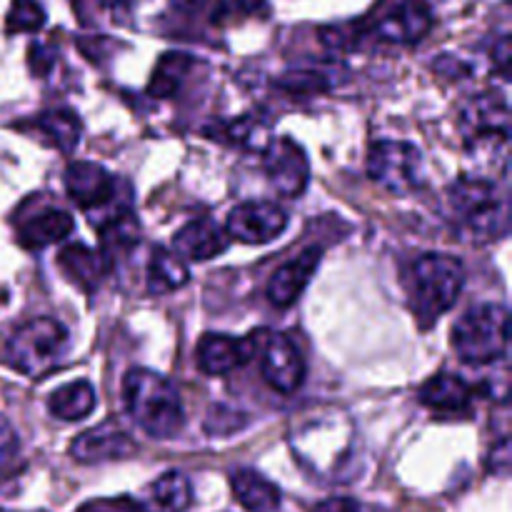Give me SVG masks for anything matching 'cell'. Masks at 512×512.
Returning <instances> with one entry per match:
<instances>
[{
    "label": "cell",
    "instance_id": "6da1fadb",
    "mask_svg": "<svg viewBox=\"0 0 512 512\" xmlns=\"http://www.w3.org/2000/svg\"><path fill=\"white\" fill-rule=\"evenodd\" d=\"M465 143V170L470 178L500 180L510 168V108L498 93L470 100L460 115Z\"/></svg>",
    "mask_w": 512,
    "mask_h": 512
},
{
    "label": "cell",
    "instance_id": "7a4b0ae2",
    "mask_svg": "<svg viewBox=\"0 0 512 512\" xmlns=\"http://www.w3.org/2000/svg\"><path fill=\"white\" fill-rule=\"evenodd\" d=\"M433 28L428 0H375L360 20L338 28H323L320 38L330 48H363L365 43L413 45Z\"/></svg>",
    "mask_w": 512,
    "mask_h": 512
},
{
    "label": "cell",
    "instance_id": "3957f363",
    "mask_svg": "<svg viewBox=\"0 0 512 512\" xmlns=\"http://www.w3.org/2000/svg\"><path fill=\"white\" fill-rule=\"evenodd\" d=\"M443 203L445 218L473 243H490L508 235L510 203L490 180L463 175L453 185H448Z\"/></svg>",
    "mask_w": 512,
    "mask_h": 512
},
{
    "label": "cell",
    "instance_id": "277c9868",
    "mask_svg": "<svg viewBox=\"0 0 512 512\" xmlns=\"http://www.w3.org/2000/svg\"><path fill=\"white\" fill-rule=\"evenodd\" d=\"M405 295L423 330L433 328L463 293L465 268L458 258L443 253L420 255L403 275Z\"/></svg>",
    "mask_w": 512,
    "mask_h": 512
},
{
    "label": "cell",
    "instance_id": "5b68a950",
    "mask_svg": "<svg viewBox=\"0 0 512 512\" xmlns=\"http://www.w3.org/2000/svg\"><path fill=\"white\" fill-rule=\"evenodd\" d=\"M123 400L130 418L150 438L168 440L183 430L185 410L175 385L148 368H133L123 380Z\"/></svg>",
    "mask_w": 512,
    "mask_h": 512
},
{
    "label": "cell",
    "instance_id": "8992f818",
    "mask_svg": "<svg viewBox=\"0 0 512 512\" xmlns=\"http://www.w3.org/2000/svg\"><path fill=\"white\" fill-rule=\"evenodd\" d=\"M453 350L468 365H493L508 358L510 313L500 303L470 308L453 328Z\"/></svg>",
    "mask_w": 512,
    "mask_h": 512
},
{
    "label": "cell",
    "instance_id": "52a82bcc",
    "mask_svg": "<svg viewBox=\"0 0 512 512\" xmlns=\"http://www.w3.org/2000/svg\"><path fill=\"white\" fill-rule=\"evenodd\" d=\"M70 348V333L55 318H33L13 330L5 345V360L25 378H45L60 365Z\"/></svg>",
    "mask_w": 512,
    "mask_h": 512
},
{
    "label": "cell",
    "instance_id": "ba28073f",
    "mask_svg": "<svg viewBox=\"0 0 512 512\" xmlns=\"http://www.w3.org/2000/svg\"><path fill=\"white\" fill-rule=\"evenodd\" d=\"M295 455L313 473H335L353 455V428L340 415L310 418L290 435Z\"/></svg>",
    "mask_w": 512,
    "mask_h": 512
},
{
    "label": "cell",
    "instance_id": "9c48e42d",
    "mask_svg": "<svg viewBox=\"0 0 512 512\" xmlns=\"http://www.w3.org/2000/svg\"><path fill=\"white\" fill-rule=\"evenodd\" d=\"M118 185V180L103 165L90 163V160H75L65 170V188H68L70 200L88 213V220L95 228L113 220L123 210L133 208L130 198L120 193Z\"/></svg>",
    "mask_w": 512,
    "mask_h": 512
},
{
    "label": "cell",
    "instance_id": "30bf717a",
    "mask_svg": "<svg viewBox=\"0 0 512 512\" xmlns=\"http://www.w3.org/2000/svg\"><path fill=\"white\" fill-rule=\"evenodd\" d=\"M368 175L393 195H408L423 185V155L413 143L378 140L368 153Z\"/></svg>",
    "mask_w": 512,
    "mask_h": 512
},
{
    "label": "cell",
    "instance_id": "8fae6325",
    "mask_svg": "<svg viewBox=\"0 0 512 512\" xmlns=\"http://www.w3.org/2000/svg\"><path fill=\"white\" fill-rule=\"evenodd\" d=\"M255 348L260 350V370L270 388L290 395L305 383V360L288 335L265 333V338H255Z\"/></svg>",
    "mask_w": 512,
    "mask_h": 512
},
{
    "label": "cell",
    "instance_id": "7c38bea8",
    "mask_svg": "<svg viewBox=\"0 0 512 512\" xmlns=\"http://www.w3.org/2000/svg\"><path fill=\"white\" fill-rule=\"evenodd\" d=\"M265 175L285 198H300L310 183V163L293 138H273L263 150Z\"/></svg>",
    "mask_w": 512,
    "mask_h": 512
},
{
    "label": "cell",
    "instance_id": "4fadbf2b",
    "mask_svg": "<svg viewBox=\"0 0 512 512\" xmlns=\"http://www.w3.org/2000/svg\"><path fill=\"white\" fill-rule=\"evenodd\" d=\"M285 228H288L285 210L280 205L268 203V200H250V203L235 205L228 215V223H225L230 238L248 245L270 243Z\"/></svg>",
    "mask_w": 512,
    "mask_h": 512
},
{
    "label": "cell",
    "instance_id": "5bb4252c",
    "mask_svg": "<svg viewBox=\"0 0 512 512\" xmlns=\"http://www.w3.org/2000/svg\"><path fill=\"white\" fill-rule=\"evenodd\" d=\"M138 450L135 440L125 430L113 423H100L93 430H85L70 445V455L78 463H108V460H125Z\"/></svg>",
    "mask_w": 512,
    "mask_h": 512
},
{
    "label": "cell",
    "instance_id": "9a60e30c",
    "mask_svg": "<svg viewBox=\"0 0 512 512\" xmlns=\"http://www.w3.org/2000/svg\"><path fill=\"white\" fill-rule=\"evenodd\" d=\"M255 353V338H228V335H205L200 338L195 360L205 375L223 378L250 363Z\"/></svg>",
    "mask_w": 512,
    "mask_h": 512
},
{
    "label": "cell",
    "instance_id": "2e32d148",
    "mask_svg": "<svg viewBox=\"0 0 512 512\" xmlns=\"http://www.w3.org/2000/svg\"><path fill=\"white\" fill-rule=\"evenodd\" d=\"M230 240L233 238L228 235V230L220 228L215 220L200 218L190 220L173 235V248L170 250L183 260H198L200 263V260L218 258L220 253H225Z\"/></svg>",
    "mask_w": 512,
    "mask_h": 512
},
{
    "label": "cell",
    "instance_id": "e0dca14e",
    "mask_svg": "<svg viewBox=\"0 0 512 512\" xmlns=\"http://www.w3.org/2000/svg\"><path fill=\"white\" fill-rule=\"evenodd\" d=\"M320 258H323V250L308 248L295 260L280 265L268 285L270 303L278 305V308H290V305L303 295V290L308 288L310 280H313L315 270H318L320 265Z\"/></svg>",
    "mask_w": 512,
    "mask_h": 512
},
{
    "label": "cell",
    "instance_id": "ac0fdd59",
    "mask_svg": "<svg viewBox=\"0 0 512 512\" xmlns=\"http://www.w3.org/2000/svg\"><path fill=\"white\" fill-rule=\"evenodd\" d=\"M73 228V215L65 213V210H35L33 215H28V218H23L18 223V243L28 250H43L48 245L68 238L73 233Z\"/></svg>",
    "mask_w": 512,
    "mask_h": 512
},
{
    "label": "cell",
    "instance_id": "d6986e66",
    "mask_svg": "<svg viewBox=\"0 0 512 512\" xmlns=\"http://www.w3.org/2000/svg\"><path fill=\"white\" fill-rule=\"evenodd\" d=\"M475 390L473 385L465 383L460 375L440 373L435 378H430L428 383L420 388V403L425 408L435 410V413H468L473 408Z\"/></svg>",
    "mask_w": 512,
    "mask_h": 512
},
{
    "label": "cell",
    "instance_id": "ffe728a7",
    "mask_svg": "<svg viewBox=\"0 0 512 512\" xmlns=\"http://www.w3.org/2000/svg\"><path fill=\"white\" fill-rule=\"evenodd\" d=\"M230 488L235 500L248 512H278L283 493L273 480L260 475L258 470L238 468L230 473Z\"/></svg>",
    "mask_w": 512,
    "mask_h": 512
},
{
    "label": "cell",
    "instance_id": "44dd1931",
    "mask_svg": "<svg viewBox=\"0 0 512 512\" xmlns=\"http://www.w3.org/2000/svg\"><path fill=\"white\" fill-rule=\"evenodd\" d=\"M58 265L68 275V280H73L78 288L88 290V293H93L103 283L110 270L108 258L103 253H95L83 243L65 245L58 255Z\"/></svg>",
    "mask_w": 512,
    "mask_h": 512
},
{
    "label": "cell",
    "instance_id": "7402d4cb",
    "mask_svg": "<svg viewBox=\"0 0 512 512\" xmlns=\"http://www.w3.org/2000/svg\"><path fill=\"white\" fill-rule=\"evenodd\" d=\"M190 280V270L180 255L168 248H155L148 263V293L150 295H168L173 290L183 288Z\"/></svg>",
    "mask_w": 512,
    "mask_h": 512
},
{
    "label": "cell",
    "instance_id": "603a6c76",
    "mask_svg": "<svg viewBox=\"0 0 512 512\" xmlns=\"http://www.w3.org/2000/svg\"><path fill=\"white\" fill-rule=\"evenodd\" d=\"M33 128L45 135V143L58 148L60 153H73L83 133V123L73 110H45L35 118Z\"/></svg>",
    "mask_w": 512,
    "mask_h": 512
},
{
    "label": "cell",
    "instance_id": "cb8c5ba5",
    "mask_svg": "<svg viewBox=\"0 0 512 512\" xmlns=\"http://www.w3.org/2000/svg\"><path fill=\"white\" fill-rule=\"evenodd\" d=\"M170 5L178 13L205 15L210 23H223L238 15H255L268 10L265 0H170Z\"/></svg>",
    "mask_w": 512,
    "mask_h": 512
},
{
    "label": "cell",
    "instance_id": "d4e9b609",
    "mask_svg": "<svg viewBox=\"0 0 512 512\" xmlns=\"http://www.w3.org/2000/svg\"><path fill=\"white\" fill-rule=\"evenodd\" d=\"M95 408V390L93 385L85 380H75V383L63 385V388L53 390L48 398L50 415L58 420H83Z\"/></svg>",
    "mask_w": 512,
    "mask_h": 512
},
{
    "label": "cell",
    "instance_id": "484cf974",
    "mask_svg": "<svg viewBox=\"0 0 512 512\" xmlns=\"http://www.w3.org/2000/svg\"><path fill=\"white\" fill-rule=\"evenodd\" d=\"M193 500V485L178 470L160 475L150 485V505L155 512H185Z\"/></svg>",
    "mask_w": 512,
    "mask_h": 512
},
{
    "label": "cell",
    "instance_id": "4316f807",
    "mask_svg": "<svg viewBox=\"0 0 512 512\" xmlns=\"http://www.w3.org/2000/svg\"><path fill=\"white\" fill-rule=\"evenodd\" d=\"M195 60L185 53H165L155 65V73L150 78L148 93L155 98H173L180 90L183 80L193 70Z\"/></svg>",
    "mask_w": 512,
    "mask_h": 512
},
{
    "label": "cell",
    "instance_id": "83f0119b",
    "mask_svg": "<svg viewBox=\"0 0 512 512\" xmlns=\"http://www.w3.org/2000/svg\"><path fill=\"white\" fill-rule=\"evenodd\" d=\"M220 135H225L228 143L255 150V153H263V150L270 145V140H273V128H270V123L263 118V115L248 113L243 115V118L225 125Z\"/></svg>",
    "mask_w": 512,
    "mask_h": 512
},
{
    "label": "cell",
    "instance_id": "f1b7e54d",
    "mask_svg": "<svg viewBox=\"0 0 512 512\" xmlns=\"http://www.w3.org/2000/svg\"><path fill=\"white\" fill-rule=\"evenodd\" d=\"M45 25V10L38 0H13L5 18L8 33H35Z\"/></svg>",
    "mask_w": 512,
    "mask_h": 512
},
{
    "label": "cell",
    "instance_id": "f546056e",
    "mask_svg": "<svg viewBox=\"0 0 512 512\" xmlns=\"http://www.w3.org/2000/svg\"><path fill=\"white\" fill-rule=\"evenodd\" d=\"M248 420L243 418V413H233L230 408H213L210 415L205 418V433L208 435H230L235 430H240Z\"/></svg>",
    "mask_w": 512,
    "mask_h": 512
},
{
    "label": "cell",
    "instance_id": "4dcf8cb0",
    "mask_svg": "<svg viewBox=\"0 0 512 512\" xmlns=\"http://www.w3.org/2000/svg\"><path fill=\"white\" fill-rule=\"evenodd\" d=\"M78 512H148L143 503L128 498V495H120V498H100L93 503H85Z\"/></svg>",
    "mask_w": 512,
    "mask_h": 512
},
{
    "label": "cell",
    "instance_id": "1f68e13d",
    "mask_svg": "<svg viewBox=\"0 0 512 512\" xmlns=\"http://www.w3.org/2000/svg\"><path fill=\"white\" fill-rule=\"evenodd\" d=\"M18 455V435H15L13 425L0 415V465L10 463Z\"/></svg>",
    "mask_w": 512,
    "mask_h": 512
},
{
    "label": "cell",
    "instance_id": "d6a6232c",
    "mask_svg": "<svg viewBox=\"0 0 512 512\" xmlns=\"http://www.w3.org/2000/svg\"><path fill=\"white\" fill-rule=\"evenodd\" d=\"M313 512H373L365 503L353 498H330L323 500Z\"/></svg>",
    "mask_w": 512,
    "mask_h": 512
},
{
    "label": "cell",
    "instance_id": "836d02e7",
    "mask_svg": "<svg viewBox=\"0 0 512 512\" xmlns=\"http://www.w3.org/2000/svg\"><path fill=\"white\" fill-rule=\"evenodd\" d=\"M53 63H55L53 50L45 48V45H40V43L30 45V68H33L35 73L43 75Z\"/></svg>",
    "mask_w": 512,
    "mask_h": 512
},
{
    "label": "cell",
    "instance_id": "e575fe53",
    "mask_svg": "<svg viewBox=\"0 0 512 512\" xmlns=\"http://www.w3.org/2000/svg\"><path fill=\"white\" fill-rule=\"evenodd\" d=\"M493 453H495V458L490 460V468H493V473L505 475V473H508V468H510V440H508V435H503V440L495 445Z\"/></svg>",
    "mask_w": 512,
    "mask_h": 512
}]
</instances>
